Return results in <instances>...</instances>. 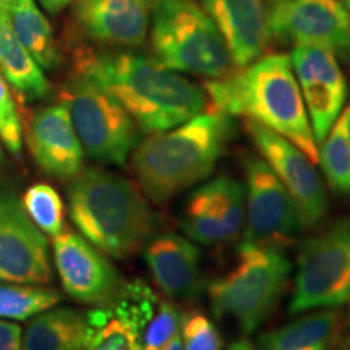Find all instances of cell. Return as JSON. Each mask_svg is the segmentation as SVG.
<instances>
[{"mask_svg": "<svg viewBox=\"0 0 350 350\" xmlns=\"http://www.w3.org/2000/svg\"><path fill=\"white\" fill-rule=\"evenodd\" d=\"M243 170L247 178L243 242L281 250L291 247L301 230L294 200L261 156L245 157Z\"/></svg>", "mask_w": 350, "mask_h": 350, "instance_id": "9c48e42d", "label": "cell"}, {"mask_svg": "<svg viewBox=\"0 0 350 350\" xmlns=\"http://www.w3.org/2000/svg\"><path fill=\"white\" fill-rule=\"evenodd\" d=\"M39 2H41V5L46 8L47 12L55 15V13L62 12L65 7H68L70 3L75 2V0H39Z\"/></svg>", "mask_w": 350, "mask_h": 350, "instance_id": "d6a6232c", "label": "cell"}, {"mask_svg": "<svg viewBox=\"0 0 350 350\" xmlns=\"http://www.w3.org/2000/svg\"><path fill=\"white\" fill-rule=\"evenodd\" d=\"M73 75L111 94L148 133L174 129L208 107L203 88L146 55L80 46L73 51Z\"/></svg>", "mask_w": 350, "mask_h": 350, "instance_id": "6da1fadb", "label": "cell"}, {"mask_svg": "<svg viewBox=\"0 0 350 350\" xmlns=\"http://www.w3.org/2000/svg\"><path fill=\"white\" fill-rule=\"evenodd\" d=\"M227 350H261V349H258L256 345H253L250 340L242 339V340H235V342L232 344Z\"/></svg>", "mask_w": 350, "mask_h": 350, "instance_id": "836d02e7", "label": "cell"}, {"mask_svg": "<svg viewBox=\"0 0 350 350\" xmlns=\"http://www.w3.org/2000/svg\"><path fill=\"white\" fill-rule=\"evenodd\" d=\"M0 72L23 100H38L49 94L44 70L16 38L10 13H0Z\"/></svg>", "mask_w": 350, "mask_h": 350, "instance_id": "44dd1931", "label": "cell"}, {"mask_svg": "<svg viewBox=\"0 0 350 350\" xmlns=\"http://www.w3.org/2000/svg\"><path fill=\"white\" fill-rule=\"evenodd\" d=\"M291 271L281 248L242 242L232 269L208 287L216 318L232 319L243 334L255 332L286 292Z\"/></svg>", "mask_w": 350, "mask_h": 350, "instance_id": "5b68a950", "label": "cell"}, {"mask_svg": "<svg viewBox=\"0 0 350 350\" xmlns=\"http://www.w3.org/2000/svg\"><path fill=\"white\" fill-rule=\"evenodd\" d=\"M26 139L36 164L51 177L72 180L81 172L85 151L64 103L34 112Z\"/></svg>", "mask_w": 350, "mask_h": 350, "instance_id": "9a60e30c", "label": "cell"}, {"mask_svg": "<svg viewBox=\"0 0 350 350\" xmlns=\"http://www.w3.org/2000/svg\"><path fill=\"white\" fill-rule=\"evenodd\" d=\"M340 2H342V3H344V7L347 8V10L350 12V0H340Z\"/></svg>", "mask_w": 350, "mask_h": 350, "instance_id": "8d00e7d4", "label": "cell"}, {"mask_svg": "<svg viewBox=\"0 0 350 350\" xmlns=\"http://www.w3.org/2000/svg\"><path fill=\"white\" fill-rule=\"evenodd\" d=\"M0 139L7 150L18 157L23 150V125L13 100L8 83L0 72Z\"/></svg>", "mask_w": 350, "mask_h": 350, "instance_id": "4dcf8cb0", "label": "cell"}, {"mask_svg": "<svg viewBox=\"0 0 350 350\" xmlns=\"http://www.w3.org/2000/svg\"><path fill=\"white\" fill-rule=\"evenodd\" d=\"M211 208L219 224L224 229L227 240L235 239L245 227L247 204H245V187L229 175H219L196 188Z\"/></svg>", "mask_w": 350, "mask_h": 350, "instance_id": "cb8c5ba5", "label": "cell"}, {"mask_svg": "<svg viewBox=\"0 0 350 350\" xmlns=\"http://www.w3.org/2000/svg\"><path fill=\"white\" fill-rule=\"evenodd\" d=\"M72 16L83 36L107 46L139 47L150 28L148 0H75Z\"/></svg>", "mask_w": 350, "mask_h": 350, "instance_id": "2e32d148", "label": "cell"}, {"mask_svg": "<svg viewBox=\"0 0 350 350\" xmlns=\"http://www.w3.org/2000/svg\"><path fill=\"white\" fill-rule=\"evenodd\" d=\"M271 2H275V3H278V2H284V0H271Z\"/></svg>", "mask_w": 350, "mask_h": 350, "instance_id": "f35d334b", "label": "cell"}, {"mask_svg": "<svg viewBox=\"0 0 350 350\" xmlns=\"http://www.w3.org/2000/svg\"><path fill=\"white\" fill-rule=\"evenodd\" d=\"M151 47L154 59L177 73L211 80L232 72L229 49L211 16L193 0H154Z\"/></svg>", "mask_w": 350, "mask_h": 350, "instance_id": "8992f818", "label": "cell"}, {"mask_svg": "<svg viewBox=\"0 0 350 350\" xmlns=\"http://www.w3.org/2000/svg\"><path fill=\"white\" fill-rule=\"evenodd\" d=\"M15 0H0V13H10Z\"/></svg>", "mask_w": 350, "mask_h": 350, "instance_id": "d590c367", "label": "cell"}, {"mask_svg": "<svg viewBox=\"0 0 350 350\" xmlns=\"http://www.w3.org/2000/svg\"><path fill=\"white\" fill-rule=\"evenodd\" d=\"M88 336L86 314L73 308H49L28 323L21 350H83Z\"/></svg>", "mask_w": 350, "mask_h": 350, "instance_id": "ffe728a7", "label": "cell"}, {"mask_svg": "<svg viewBox=\"0 0 350 350\" xmlns=\"http://www.w3.org/2000/svg\"><path fill=\"white\" fill-rule=\"evenodd\" d=\"M204 91L216 111L260 122L318 163L317 139L287 55L260 57L224 78L206 81Z\"/></svg>", "mask_w": 350, "mask_h": 350, "instance_id": "7a4b0ae2", "label": "cell"}, {"mask_svg": "<svg viewBox=\"0 0 350 350\" xmlns=\"http://www.w3.org/2000/svg\"><path fill=\"white\" fill-rule=\"evenodd\" d=\"M21 204L29 219L42 232L54 237L62 234L65 224L64 201L54 187L47 183H34L26 190Z\"/></svg>", "mask_w": 350, "mask_h": 350, "instance_id": "4316f807", "label": "cell"}, {"mask_svg": "<svg viewBox=\"0 0 350 350\" xmlns=\"http://www.w3.org/2000/svg\"><path fill=\"white\" fill-rule=\"evenodd\" d=\"M90 336L83 350H143L139 334L111 308L100 305L86 313Z\"/></svg>", "mask_w": 350, "mask_h": 350, "instance_id": "d4e9b609", "label": "cell"}, {"mask_svg": "<svg viewBox=\"0 0 350 350\" xmlns=\"http://www.w3.org/2000/svg\"><path fill=\"white\" fill-rule=\"evenodd\" d=\"M232 137L230 116L204 111L165 131L151 133L135 148L131 165L152 203L164 204L209 177Z\"/></svg>", "mask_w": 350, "mask_h": 350, "instance_id": "3957f363", "label": "cell"}, {"mask_svg": "<svg viewBox=\"0 0 350 350\" xmlns=\"http://www.w3.org/2000/svg\"><path fill=\"white\" fill-rule=\"evenodd\" d=\"M245 130L262 159L269 164L294 200L301 229L312 230L318 227L326 219L329 200L314 164L294 143L260 122L247 119Z\"/></svg>", "mask_w": 350, "mask_h": 350, "instance_id": "30bf717a", "label": "cell"}, {"mask_svg": "<svg viewBox=\"0 0 350 350\" xmlns=\"http://www.w3.org/2000/svg\"><path fill=\"white\" fill-rule=\"evenodd\" d=\"M319 146L318 163L327 185L338 195L350 196V104L342 109Z\"/></svg>", "mask_w": 350, "mask_h": 350, "instance_id": "603a6c76", "label": "cell"}, {"mask_svg": "<svg viewBox=\"0 0 350 350\" xmlns=\"http://www.w3.org/2000/svg\"><path fill=\"white\" fill-rule=\"evenodd\" d=\"M12 28L16 38L33 55L42 70H55L62 64L52 34V26L46 15L39 10L36 0H15L10 10Z\"/></svg>", "mask_w": 350, "mask_h": 350, "instance_id": "7402d4cb", "label": "cell"}, {"mask_svg": "<svg viewBox=\"0 0 350 350\" xmlns=\"http://www.w3.org/2000/svg\"><path fill=\"white\" fill-rule=\"evenodd\" d=\"M2 159H3V152H2V146H0V163H2Z\"/></svg>", "mask_w": 350, "mask_h": 350, "instance_id": "74e56055", "label": "cell"}, {"mask_svg": "<svg viewBox=\"0 0 350 350\" xmlns=\"http://www.w3.org/2000/svg\"><path fill=\"white\" fill-rule=\"evenodd\" d=\"M349 297L350 217H342L300 245L288 312L336 308Z\"/></svg>", "mask_w": 350, "mask_h": 350, "instance_id": "ba28073f", "label": "cell"}, {"mask_svg": "<svg viewBox=\"0 0 350 350\" xmlns=\"http://www.w3.org/2000/svg\"><path fill=\"white\" fill-rule=\"evenodd\" d=\"M21 327L0 318V350H21Z\"/></svg>", "mask_w": 350, "mask_h": 350, "instance_id": "1f68e13d", "label": "cell"}, {"mask_svg": "<svg viewBox=\"0 0 350 350\" xmlns=\"http://www.w3.org/2000/svg\"><path fill=\"white\" fill-rule=\"evenodd\" d=\"M349 300H350V297H349Z\"/></svg>", "mask_w": 350, "mask_h": 350, "instance_id": "ab89813d", "label": "cell"}, {"mask_svg": "<svg viewBox=\"0 0 350 350\" xmlns=\"http://www.w3.org/2000/svg\"><path fill=\"white\" fill-rule=\"evenodd\" d=\"M54 260L65 292L83 304L107 305L124 286L104 253L72 230L54 237Z\"/></svg>", "mask_w": 350, "mask_h": 350, "instance_id": "5bb4252c", "label": "cell"}, {"mask_svg": "<svg viewBox=\"0 0 350 350\" xmlns=\"http://www.w3.org/2000/svg\"><path fill=\"white\" fill-rule=\"evenodd\" d=\"M67 195L73 224L104 255L117 260L135 255L154 232V214L142 190L119 174L81 169Z\"/></svg>", "mask_w": 350, "mask_h": 350, "instance_id": "277c9868", "label": "cell"}, {"mask_svg": "<svg viewBox=\"0 0 350 350\" xmlns=\"http://www.w3.org/2000/svg\"><path fill=\"white\" fill-rule=\"evenodd\" d=\"M144 260L156 286L172 299H188L203 291L201 253L193 240L165 232L148 242Z\"/></svg>", "mask_w": 350, "mask_h": 350, "instance_id": "ac0fdd59", "label": "cell"}, {"mask_svg": "<svg viewBox=\"0 0 350 350\" xmlns=\"http://www.w3.org/2000/svg\"><path fill=\"white\" fill-rule=\"evenodd\" d=\"M340 336V317L336 310L318 312L287 323L258 338L261 350H332Z\"/></svg>", "mask_w": 350, "mask_h": 350, "instance_id": "d6986e66", "label": "cell"}, {"mask_svg": "<svg viewBox=\"0 0 350 350\" xmlns=\"http://www.w3.org/2000/svg\"><path fill=\"white\" fill-rule=\"evenodd\" d=\"M182 229L188 239L203 245L229 242L217 217L214 216L211 208L208 206V203L198 190L191 191L185 206H183Z\"/></svg>", "mask_w": 350, "mask_h": 350, "instance_id": "83f0119b", "label": "cell"}, {"mask_svg": "<svg viewBox=\"0 0 350 350\" xmlns=\"http://www.w3.org/2000/svg\"><path fill=\"white\" fill-rule=\"evenodd\" d=\"M49 243L10 188H0V281L47 284Z\"/></svg>", "mask_w": 350, "mask_h": 350, "instance_id": "8fae6325", "label": "cell"}, {"mask_svg": "<svg viewBox=\"0 0 350 350\" xmlns=\"http://www.w3.org/2000/svg\"><path fill=\"white\" fill-rule=\"evenodd\" d=\"M83 151L100 164L124 167L138 139L137 122L93 81L73 75L62 91Z\"/></svg>", "mask_w": 350, "mask_h": 350, "instance_id": "52a82bcc", "label": "cell"}, {"mask_svg": "<svg viewBox=\"0 0 350 350\" xmlns=\"http://www.w3.org/2000/svg\"><path fill=\"white\" fill-rule=\"evenodd\" d=\"M291 64L319 146L342 112L349 93L347 81L338 57L326 47L308 44L295 46Z\"/></svg>", "mask_w": 350, "mask_h": 350, "instance_id": "4fadbf2b", "label": "cell"}, {"mask_svg": "<svg viewBox=\"0 0 350 350\" xmlns=\"http://www.w3.org/2000/svg\"><path fill=\"white\" fill-rule=\"evenodd\" d=\"M182 350H222L221 332L206 314L191 310L180 317Z\"/></svg>", "mask_w": 350, "mask_h": 350, "instance_id": "f1b7e54d", "label": "cell"}, {"mask_svg": "<svg viewBox=\"0 0 350 350\" xmlns=\"http://www.w3.org/2000/svg\"><path fill=\"white\" fill-rule=\"evenodd\" d=\"M60 300L62 295L54 288L0 281V318L25 321L44 310L52 308Z\"/></svg>", "mask_w": 350, "mask_h": 350, "instance_id": "484cf974", "label": "cell"}, {"mask_svg": "<svg viewBox=\"0 0 350 350\" xmlns=\"http://www.w3.org/2000/svg\"><path fill=\"white\" fill-rule=\"evenodd\" d=\"M182 313L172 301L159 300L154 314L142 334L143 350H163L172 336L180 329Z\"/></svg>", "mask_w": 350, "mask_h": 350, "instance_id": "f546056e", "label": "cell"}, {"mask_svg": "<svg viewBox=\"0 0 350 350\" xmlns=\"http://www.w3.org/2000/svg\"><path fill=\"white\" fill-rule=\"evenodd\" d=\"M274 38L295 46H321L350 62V13L339 0H284L269 12Z\"/></svg>", "mask_w": 350, "mask_h": 350, "instance_id": "7c38bea8", "label": "cell"}, {"mask_svg": "<svg viewBox=\"0 0 350 350\" xmlns=\"http://www.w3.org/2000/svg\"><path fill=\"white\" fill-rule=\"evenodd\" d=\"M163 350H182V339H180V329H178L175 334L172 336V339L165 344V347Z\"/></svg>", "mask_w": 350, "mask_h": 350, "instance_id": "e575fe53", "label": "cell"}, {"mask_svg": "<svg viewBox=\"0 0 350 350\" xmlns=\"http://www.w3.org/2000/svg\"><path fill=\"white\" fill-rule=\"evenodd\" d=\"M229 49L234 67L260 59L273 38L262 0H201Z\"/></svg>", "mask_w": 350, "mask_h": 350, "instance_id": "e0dca14e", "label": "cell"}]
</instances>
